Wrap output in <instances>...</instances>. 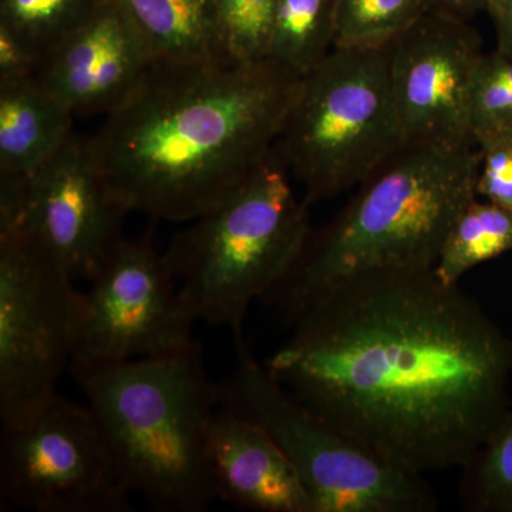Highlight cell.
<instances>
[{"mask_svg":"<svg viewBox=\"0 0 512 512\" xmlns=\"http://www.w3.org/2000/svg\"><path fill=\"white\" fill-rule=\"evenodd\" d=\"M299 79L274 59L156 63L90 150L128 212L190 222L269 156Z\"/></svg>","mask_w":512,"mask_h":512,"instance_id":"cell-2","label":"cell"},{"mask_svg":"<svg viewBox=\"0 0 512 512\" xmlns=\"http://www.w3.org/2000/svg\"><path fill=\"white\" fill-rule=\"evenodd\" d=\"M512 251V211L474 198L448 231L437 261V276L458 285L471 269Z\"/></svg>","mask_w":512,"mask_h":512,"instance_id":"cell-17","label":"cell"},{"mask_svg":"<svg viewBox=\"0 0 512 512\" xmlns=\"http://www.w3.org/2000/svg\"><path fill=\"white\" fill-rule=\"evenodd\" d=\"M117 2L146 40L156 63L227 62L218 37L214 0Z\"/></svg>","mask_w":512,"mask_h":512,"instance_id":"cell-16","label":"cell"},{"mask_svg":"<svg viewBox=\"0 0 512 512\" xmlns=\"http://www.w3.org/2000/svg\"><path fill=\"white\" fill-rule=\"evenodd\" d=\"M42 56L18 33L0 23V82L33 79Z\"/></svg>","mask_w":512,"mask_h":512,"instance_id":"cell-25","label":"cell"},{"mask_svg":"<svg viewBox=\"0 0 512 512\" xmlns=\"http://www.w3.org/2000/svg\"><path fill=\"white\" fill-rule=\"evenodd\" d=\"M106 0H0V23L40 56L100 8Z\"/></svg>","mask_w":512,"mask_h":512,"instance_id":"cell-21","label":"cell"},{"mask_svg":"<svg viewBox=\"0 0 512 512\" xmlns=\"http://www.w3.org/2000/svg\"><path fill=\"white\" fill-rule=\"evenodd\" d=\"M133 494L161 512H204L217 500L207 461L220 384L200 343L184 352L73 367Z\"/></svg>","mask_w":512,"mask_h":512,"instance_id":"cell-4","label":"cell"},{"mask_svg":"<svg viewBox=\"0 0 512 512\" xmlns=\"http://www.w3.org/2000/svg\"><path fill=\"white\" fill-rule=\"evenodd\" d=\"M89 285L69 369L171 355L200 343L197 320L151 232L121 239Z\"/></svg>","mask_w":512,"mask_h":512,"instance_id":"cell-10","label":"cell"},{"mask_svg":"<svg viewBox=\"0 0 512 512\" xmlns=\"http://www.w3.org/2000/svg\"><path fill=\"white\" fill-rule=\"evenodd\" d=\"M217 500L259 512H313L295 467L256 421L220 403L207 439Z\"/></svg>","mask_w":512,"mask_h":512,"instance_id":"cell-14","label":"cell"},{"mask_svg":"<svg viewBox=\"0 0 512 512\" xmlns=\"http://www.w3.org/2000/svg\"><path fill=\"white\" fill-rule=\"evenodd\" d=\"M468 22L427 10L390 45V84L404 143H473L471 83L483 52Z\"/></svg>","mask_w":512,"mask_h":512,"instance_id":"cell-11","label":"cell"},{"mask_svg":"<svg viewBox=\"0 0 512 512\" xmlns=\"http://www.w3.org/2000/svg\"><path fill=\"white\" fill-rule=\"evenodd\" d=\"M76 117L36 82H0V171L30 175L74 133Z\"/></svg>","mask_w":512,"mask_h":512,"instance_id":"cell-15","label":"cell"},{"mask_svg":"<svg viewBox=\"0 0 512 512\" xmlns=\"http://www.w3.org/2000/svg\"><path fill=\"white\" fill-rule=\"evenodd\" d=\"M427 9L444 13L454 18L470 20L484 12L487 0H424Z\"/></svg>","mask_w":512,"mask_h":512,"instance_id":"cell-27","label":"cell"},{"mask_svg":"<svg viewBox=\"0 0 512 512\" xmlns=\"http://www.w3.org/2000/svg\"><path fill=\"white\" fill-rule=\"evenodd\" d=\"M278 0H214L222 55L227 62L271 59Z\"/></svg>","mask_w":512,"mask_h":512,"instance_id":"cell-22","label":"cell"},{"mask_svg":"<svg viewBox=\"0 0 512 512\" xmlns=\"http://www.w3.org/2000/svg\"><path fill=\"white\" fill-rule=\"evenodd\" d=\"M278 143L220 204L171 239L164 259L197 322L244 335L255 301L275 288L311 237Z\"/></svg>","mask_w":512,"mask_h":512,"instance_id":"cell-5","label":"cell"},{"mask_svg":"<svg viewBox=\"0 0 512 512\" xmlns=\"http://www.w3.org/2000/svg\"><path fill=\"white\" fill-rule=\"evenodd\" d=\"M427 10L424 0H335V47L389 46Z\"/></svg>","mask_w":512,"mask_h":512,"instance_id":"cell-20","label":"cell"},{"mask_svg":"<svg viewBox=\"0 0 512 512\" xmlns=\"http://www.w3.org/2000/svg\"><path fill=\"white\" fill-rule=\"evenodd\" d=\"M289 326L276 382L416 476L466 466L510 407L511 340L434 269L352 276Z\"/></svg>","mask_w":512,"mask_h":512,"instance_id":"cell-1","label":"cell"},{"mask_svg":"<svg viewBox=\"0 0 512 512\" xmlns=\"http://www.w3.org/2000/svg\"><path fill=\"white\" fill-rule=\"evenodd\" d=\"M130 214L117 198L76 131L35 173L30 174L26 232L74 282L99 274L123 239Z\"/></svg>","mask_w":512,"mask_h":512,"instance_id":"cell-12","label":"cell"},{"mask_svg":"<svg viewBox=\"0 0 512 512\" xmlns=\"http://www.w3.org/2000/svg\"><path fill=\"white\" fill-rule=\"evenodd\" d=\"M26 232L0 237V421L55 396L72 363L83 292Z\"/></svg>","mask_w":512,"mask_h":512,"instance_id":"cell-8","label":"cell"},{"mask_svg":"<svg viewBox=\"0 0 512 512\" xmlns=\"http://www.w3.org/2000/svg\"><path fill=\"white\" fill-rule=\"evenodd\" d=\"M478 150L477 197L512 211V130L473 136Z\"/></svg>","mask_w":512,"mask_h":512,"instance_id":"cell-24","label":"cell"},{"mask_svg":"<svg viewBox=\"0 0 512 512\" xmlns=\"http://www.w3.org/2000/svg\"><path fill=\"white\" fill-rule=\"evenodd\" d=\"M123 471L92 409L56 393L2 426L0 498L36 512L133 511Z\"/></svg>","mask_w":512,"mask_h":512,"instance_id":"cell-9","label":"cell"},{"mask_svg":"<svg viewBox=\"0 0 512 512\" xmlns=\"http://www.w3.org/2000/svg\"><path fill=\"white\" fill-rule=\"evenodd\" d=\"M471 136L512 130V57L481 55L470 93Z\"/></svg>","mask_w":512,"mask_h":512,"instance_id":"cell-23","label":"cell"},{"mask_svg":"<svg viewBox=\"0 0 512 512\" xmlns=\"http://www.w3.org/2000/svg\"><path fill=\"white\" fill-rule=\"evenodd\" d=\"M220 403L261 424L295 467L313 512H434L424 477L394 466L299 402L235 336Z\"/></svg>","mask_w":512,"mask_h":512,"instance_id":"cell-7","label":"cell"},{"mask_svg":"<svg viewBox=\"0 0 512 512\" xmlns=\"http://www.w3.org/2000/svg\"><path fill=\"white\" fill-rule=\"evenodd\" d=\"M335 49V0H278L271 59L302 77Z\"/></svg>","mask_w":512,"mask_h":512,"instance_id":"cell-18","label":"cell"},{"mask_svg":"<svg viewBox=\"0 0 512 512\" xmlns=\"http://www.w3.org/2000/svg\"><path fill=\"white\" fill-rule=\"evenodd\" d=\"M156 64L117 0H106L40 59L36 82L74 117L110 114Z\"/></svg>","mask_w":512,"mask_h":512,"instance_id":"cell-13","label":"cell"},{"mask_svg":"<svg viewBox=\"0 0 512 512\" xmlns=\"http://www.w3.org/2000/svg\"><path fill=\"white\" fill-rule=\"evenodd\" d=\"M474 144L404 143L328 225L311 232L298 262L261 302L289 326L352 276L436 268L448 231L477 198Z\"/></svg>","mask_w":512,"mask_h":512,"instance_id":"cell-3","label":"cell"},{"mask_svg":"<svg viewBox=\"0 0 512 512\" xmlns=\"http://www.w3.org/2000/svg\"><path fill=\"white\" fill-rule=\"evenodd\" d=\"M488 13L497 35V52L512 57V0H487Z\"/></svg>","mask_w":512,"mask_h":512,"instance_id":"cell-26","label":"cell"},{"mask_svg":"<svg viewBox=\"0 0 512 512\" xmlns=\"http://www.w3.org/2000/svg\"><path fill=\"white\" fill-rule=\"evenodd\" d=\"M390 45L335 47L299 79L278 146L309 205L362 184L403 146Z\"/></svg>","mask_w":512,"mask_h":512,"instance_id":"cell-6","label":"cell"},{"mask_svg":"<svg viewBox=\"0 0 512 512\" xmlns=\"http://www.w3.org/2000/svg\"><path fill=\"white\" fill-rule=\"evenodd\" d=\"M460 500L468 511L512 512V409L461 467Z\"/></svg>","mask_w":512,"mask_h":512,"instance_id":"cell-19","label":"cell"}]
</instances>
